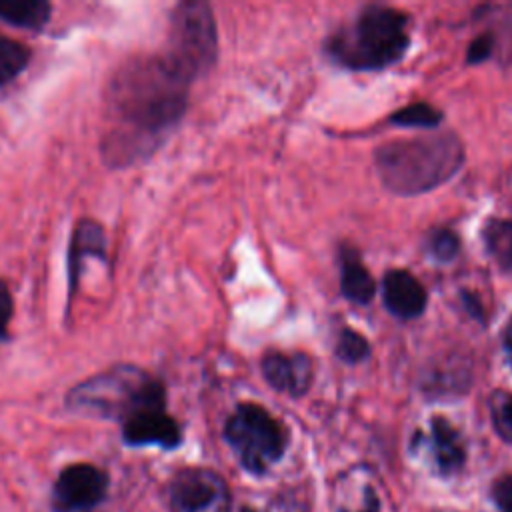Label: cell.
I'll return each mask as SVG.
<instances>
[{
  "mask_svg": "<svg viewBox=\"0 0 512 512\" xmlns=\"http://www.w3.org/2000/svg\"><path fill=\"white\" fill-rule=\"evenodd\" d=\"M186 86L164 58L130 64L114 80L112 112L122 124V142L128 154L158 138L176 124L186 108Z\"/></svg>",
  "mask_w": 512,
  "mask_h": 512,
  "instance_id": "cell-1",
  "label": "cell"
},
{
  "mask_svg": "<svg viewBox=\"0 0 512 512\" xmlns=\"http://www.w3.org/2000/svg\"><path fill=\"white\" fill-rule=\"evenodd\" d=\"M14 306H12V296L6 284L0 280V340L8 338V324L12 318Z\"/></svg>",
  "mask_w": 512,
  "mask_h": 512,
  "instance_id": "cell-23",
  "label": "cell"
},
{
  "mask_svg": "<svg viewBox=\"0 0 512 512\" xmlns=\"http://www.w3.org/2000/svg\"><path fill=\"white\" fill-rule=\"evenodd\" d=\"M428 250L440 262L452 260L458 252V236L448 228H438L428 238Z\"/></svg>",
  "mask_w": 512,
  "mask_h": 512,
  "instance_id": "cell-21",
  "label": "cell"
},
{
  "mask_svg": "<svg viewBox=\"0 0 512 512\" xmlns=\"http://www.w3.org/2000/svg\"><path fill=\"white\" fill-rule=\"evenodd\" d=\"M488 408L498 436L506 442H512V392H494L488 400Z\"/></svg>",
  "mask_w": 512,
  "mask_h": 512,
  "instance_id": "cell-19",
  "label": "cell"
},
{
  "mask_svg": "<svg viewBox=\"0 0 512 512\" xmlns=\"http://www.w3.org/2000/svg\"><path fill=\"white\" fill-rule=\"evenodd\" d=\"M230 500L226 480L208 468H184L168 486L172 512H228Z\"/></svg>",
  "mask_w": 512,
  "mask_h": 512,
  "instance_id": "cell-8",
  "label": "cell"
},
{
  "mask_svg": "<svg viewBox=\"0 0 512 512\" xmlns=\"http://www.w3.org/2000/svg\"><path fill=\"white\" fill-rule=\"evenodd\" d=\"M486 248L498 266L512 274V222L510 220H490L484 228Z\"/></svg>",
  "mask_w": 512,
  "mask_h": 512,
  "instance_id": "cell-16",
  "label": "cell"
},
{
  "mask_svg": "<svg viewBox=\"0 0 512 512\" xmlns=\"http://www.w3.org/2000/svg\"><path fill=\"white\" fill-rule=\"evenodd\" d=\"M110 478L92 464L66 466L54 482L52 508L56 512H90L108 494Z\"/></svg>",
  "mask_w": 512,
  "mask_h": 512,
  "instance_id": "cell-9",
  "label": "cell"
},
{
  "mask_svg": "<svg viewBox=\"0 0 512 512\" xmlns=\"http://www.w3.org/2000/svg\"><path fill=\"white\" fill-rule=\"evenodd\" d=\"M120 422L122 440L128 446H160L170 450L182 440L180 426L166 412L164 386L158 380L148 384L136 406Z\"/></svg>",
  "mask_w": 512,
  "mask_h": 512,
  "instance_id": "cell-7",
  "label": "cell"
},
{
  "mask_svg": "<svg viewBox=\"0 0 512 512\" xmlns=\"http://www.w3.org/2000/svg\"><path fill=\"white\" fill-rule=\"evenodd\" d=\"M336 354L348 362V364H356L360 360H364L370 354V346L366 342V338L350 328H344L338 336L336 342Z\"/></svg>",
  "mask_w": 512,
  "mask_h": 512,
  "instance_id": "cell-20",
  "label": "cell"
},
{
  "mask_svg": "<svg viewBox=\"0 0 512 512\" xmlns=\"http://www.w3.org/2000/svg\"><path fill=\"white\" fill-rule=\"evenodd\" d=\"M242 512H258V510H252V508H244Z\"/></svg>",
  "mask_w": 512,
  "mask_h": 512,
  "instance_id": "cell-26",
  "label": "cell"
},
{
  "mask_svg": "<svg viewBox=\"0 0 512 512\" xmlns=\"http://www.w3.org/2000/svg\"><path fill=\"white\" fill-rule=\"evenodd\" d=\"M106 254V236L104 230L92 222L82 220L76 226V232L72 236V246L68 254V272H70V292L76 286V274L82 268V262L86 256H98L104 258Z\"/></svg>",
  "mask_w": 512,
  "mask_h": 512,
  "instance_id": "cell-14",
  "label": "cell"
},
{
  "mask_svg": "<svg viewBox=\"0 0 512 512\" xmlns=\"http://www.w3.org/2000/svg\"><path fill=\"white\" fill-rule=\"evenodd\" d=\"M408 16L390 6H368L354 22L330 36L326 52L350 70H380L408 48Z\"/></svg>",
  "mask_w": 512,
  "mask_h": 512,
  "instance_id": "cell-3",
  "label": "cell"
},
{
  "mask_svg": "<svg viewBox=\"0 0 512 512\" xmlns=\"http://www.w3.org/2000/svg\"><path fill=\"white\" fill-rule=\"evenodd\" d=\"M150 382L152 378L136 366H114L72 388L68 404L78 412L122 420Z\"/></svg>",
  "mask_w": 512,
  "mask_h": 512,
  "instance_id": "cell-6",
  "label": "cell"
},
{
  "mask_svg": "<svg viewBox=\"0 0 512 512\" xmlns=\"http://www.w3.org/2000/svg\"><path fill=\"white\" fill-rule=\"evenodd\" d=\"M504 350L508 354V360L512 362V320H510V324H508V328L504 332Z\"/></svg>",
  "mask_w": 512,
  "mask_h": 512,
  "instance_id": "cell-25",
  "label": "cell"
},
{
  "mask_svg": "<svg viewBox=\"0 0 512 512\" xmlns=\"http://www.w3.org/2000/svg\"><path fill=\"white\" fill-rule=\"evenodd\" d=\"M490 50H492V36H490V34L478 36V38L470 44V48H468V62H470V64L482 62V60L490 54Z\"/></svg>",
  "mask_w": 512,
  "mask_h": 512,
  "instance_id": "cell-24",
  "label": "cell"
},
{
  "mask_svg": "<svg viewBox=\"0 0 512 512\" xmlns=\"http://www.w3.org/2000/svg\"><path fill=\"white\" fill-rule=\"evenodd\" d=\"M30 50L6 36H0V86L16 78L28 64Z\"/></svg>",
  "mask_w": 512,
  "mask_h": 512,
  "instance_id": "cell-17",
  "label": "cell"
},
{
  "mask_svg": "<svg viewBox=\"0 0 512 512\" xmlns=\"http://www.w3.org/2000/svg\"><path fill=\"white\" fill-rule=\"evenodd\" d=\"M394 124H400V126H418V128H434L440 124L442 120V114L432 108L430 104L426 102H414L410 106H404L400 108L392 118H390Z\"/></svg>",
  "mask_w": 512,
  "mask_h": 512,
  "instance_id": "cell-18",
  "label": "cell"
},
{
  "mask_svg": "<svg viewBox=\"0 0 512 512\" xmlns=\"http://www.w3.org/2000/svg\"><path fill=\"white\" fill-rule=\"evenodd\" d=\"M492 500L498 512H512V474H504L492 484Z\"/></svg>",
  "mask_w": 512,
  "mask_h": 512,
  "instance_id": "cell-22",
  "label": "cell"
},
{
  "mask_svg": "<svg viewBox=\"0 0 512 512\" xmlns=\"http://www.w3.org/2000/svg\"><path fill=\"white\" fill-rule=\"evenodd\" d=\"M382 298L396 318L412 320L420 316L426 308V290L406 270H388L382 280Z\"/></svg>",
  "mask_w": 512,
  "mask_h": 512,
  "instance_id": "cell-11",
  "label": "cell"
},
{
  "mask_svg": "<svg viewBox=\"0 0 512 512\" xmlns=\"http://www.w3.org/2000/svg\"><path fill=\"white\" fill-rule=\"evenodd\" d=\"M164 58L186 82L204 74L216 58V24L208 4L182 2L172 14L170 46Z\"/></svg>",
  "mask_w": 512,
  "mask_h": 512,
  "instance_id": "cell-4",
  "label": "cell"
},
{
  "mask_svg": "<svg viewBox=\"0 0 512 512\" xmlns=\"http://www.w3.org/2000/svg\"><path fill=\"white\" fill-rule=\"evenodd\" d=\"M52 6L44 0H0V20L20 28H42L50 18Z\"/></svg>",
  "mask_w": 512,
  "mask_h": 512,
  "instance_id": "cell-15",
  "label": "cell"
},
{
  "mask_svg": "<svg viewBox=\"0 0 512 512\" xmlns=\"http://www.w3.org/2000/svg\"><path fill=\"white\" fill-rule=\"evenodd\" d=\"M430 458L438 472L452 474L458 472L466 460L464 442L458 430L442 416H436L430 424V434L426 438Z\"/></svg>",
  "mask_w": 512,
  "mask_h": 512,
  "instance_id": "cell-12",
  "label": "cell"
},
{
  "mask_svg": "<svg viewBox=\"0 0 512 512\" xmlns=\"http://www.w3.org/2000/svg\"><path fill=\"white\" fill-rule=\"evenodd\" d=\"M340 286L342 294L356 304H368L376 290L368 268L350 246L340 248Z\"/></svg>",
  "mask_w": 512,
  "mask_h": 512,
  "instance_id": "cell-13",
  "label": "cell"
},
{
  "mask_svg": "<svg viewBox=\"0 0 512 512\" xmlns=\"http://www.w3.org/2000/svg\"><path fill=\"white\" fill-rule=\"evenodd\" d=\"M464 160L460 140L450 132L386 142L376 150L380 180L394 194L428 192L458 172Z\"/></svg>",
  "mask_w": 512,
  "mask_h": 512,
  "instance_id": "cell-2",
  "label": "cell"
},
{
  "mask_svg": "<svg viewBox=\"0 0 512 512\" xmlns=\"http://www.w3.org/2000/svg\"><path fill=\"white\" fill-rule=\"evenodd\" d=\"M262 374L268 384L284 394L300 396L312 384V360L302 352H270L262 360Z\"/></svg>",
  "mask_w": 512,
  "mask_h": 512,
  "instance_id": "cell-10",
  "label": "cell"
},
{
  "mask_svg": "<svg viewBox=\"0 0 512 512\" xmlns=\"http://www.w3.org/2000/svg\"><path fill=\"white\" fill-rule=\"evenodd\" d=\"M224 436L252 474H264L282 458L288 444L284 426L258 404H240L226 420Z\"/></svg>",
  "mask_w": 512,
  "mask_h": 512,
  "instance_id": "cell-5",
  "label": "cell"
}]
</instances>
